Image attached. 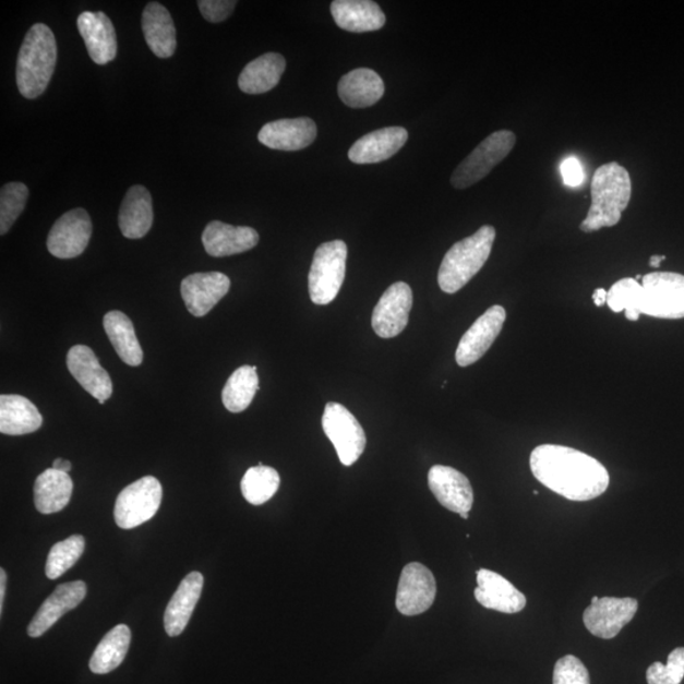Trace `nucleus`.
I'll use <instances>...</instances> for the list:
<instances>
[{"instance_id": "f257e3e1", "label": "nucleus", "mask_w": 684, "mask_h": 684, "mask_svg": "<svg viewBox=\"0 0 684 684\" xmlns=\"http://www.w3.org/2000/svg\"><path fill=\"white\" fill-rule=\"evenodd\" d=\"M535 478L564 499L591 501L608 491L610 476L599 460L562 445H540L531 453Z\"/></svg>"}, {"instance_id": "f03ea898", "label": "nucleus", "mask_w": 684, "mask_h": 684, "mask_svg": "<svg viewBox=\"0 0 684 684\" xmlns=\"http://www.w3.org/2000/svg\"><path fill=\"white\" fill-rule=\"evenodd\" d=\"M632 178L628 171L616 161L597 168L591 184V208L580 231L592 233L604 227L616 226L632 200Z\"/></svg>"}, {"instance_id": "7ed1b4c3", "label": "nucleus", "mask_w": 684, "mask_h": 684, "mask_svg": "<svg viewBox=\"0 0 684 684\" xmlns=\"http://www.w3.org/2000/svg\"><path fill=\"white\" fill-rule=\"evenodd\" d=\"M57 38L49 26L36 23L29 28L19 53L17 86L23 97L36 99L47 89L57 68Z\"/></svg>"}, {"instance_id": "20e7f679", "label": "nucleus", "mask_w": 684, "mask_h": 684, "mask_svg": "<svg viewBox=\"0 0 684 684\" xmlns=\"http://www.w3.org/2000/svg\"><path fill=\"white\" fill-rule=\"evenodd\" d=\"M495 228L483 226L451 248L440 265L437 281L443 292L454 295L476 277L492 253Z\"/></svg>"}, {"instance_id": "39448f33", "label": "nucleus", "mask_w": 684, "mask_h": 684, "mask_svg": "<svg viewBox=\"0 0 684 684\" xmlns=\"http://www.w3.org/2000/svg\"><path fill=\"white\" fill-rule=\"evenodd\" d=\"M516 141L517 137L513 131L493 132L458 165L451 179L452 185L455 190H467L481 182L514 151Z\"/></svg>"}, {"instance_id": "423d86ee", "label": "nucleus", "mask_w": 684, "mask_h": 684, "mask_svg": "<svg viewBox=\"0 0 684 684\" xmlns=\"http://www.w3.org/2000/svg\"><path fill=\"white\" fill-rule=\"evenodd\" d=\"M348 247L341 240L322 243L314 253L309 275L310 297L314 304L332 303L343 287Z\"/></svg>"}, {"instance_id": "0eeeda50", "label": "nucleus", "mask_w": 684, "mask_h": 684, "mask_svg": "<svg viewBox=\"0 0 684 684\" xmlns=\"http://www.w3.org/2000/svg\"><path fill=\"white\" fill-rule=\"evenodd\" d=\"M640 313L650 317L684 319V275L655 272L643 277Z\"/></svg>"}, {"instance_id": "6e6552de", "label": "nucleus", "mask_w": 684, "mask_h": 684, "mask_svg": "<svg viewBox=\"0 0 684 684\" xmlns=\"http://www.w3.org/2000/svg\"><path fill=\"white\" fill-rule=\"evenodd\" d=\"M161 500L163 487L155 477L146 476L125 487L116 500L117 526L130 530L152 520L160 508Z\"/></svg>"}, {"instance_id": "1a4fd4ad", "label": "nucleus", "mask_w": 684, "mask_h": 684, "mask_svg": "<svg viewBox=\"0 0 684 684\" xmlns=\"http://www.w3.org/2000/svg\"><path fill=\"white\" fill-rule=\"evenodd\" d=\"M322 428L335 446L345 467L352 466L365 451L367 436L363 428L348 408L328 403L325 407Z\"/></svg>"}, {"instance_id": "9d476101", "label": "nucleus", "mask_w": 684, "mask_h": 684, "mask_svg": "<svg viewBox=\"0 0 684 684\" xmlns=\"http://www.w3.org/2000/svg\"><path fill=\"white\" fill-rule=\"evenodd\" d=\"M639 602L631 597L615 599V597L595 596L591 604L585 610L584 623L587 631L597 638L613 639L623 631L638 612Z\"/></svg>"}, {"instance_id": "9b49d317", "label": "nucleus", "mask_w": 684, "mask_h": 684, "mask_svg": "<svg viewBox=\"0 0 684 684\" xmlns=\"http://www.w3.org/2000/svg\"><path fill=\"white\" fill-rule=\"evenodd\" d=\"M93 224L88 212L75 208L62 215L51 228L47 249L58 259H74L84 253L92 238Z\"/></svg>"}, {"instance_id": "f8f14e48", "label": "nucleus", "mask_w": 684, "mask_h": 684, "mask_svg": "<svg viewBox=\"0 0 684 684\" xmlns=\"http://www.w3.org/2000/svg\"><path fill=\"white\" fill-rule=\"evenodd\" d=\"M436 597L434 574L423 564H407L400 573L396 607L405 616L421 615L428 611Z\"/></svg>"}, {"instance_id": "ddd939ff", "label": "nucleus", "mask_w": 684, "mask_h": 684, "mask_svg": "<svg viewBox=\"0 0 684 684\" xmlns=\"http://www.w3.org/2000/svg\"><path fill=\"white\" fill-rule=\"evenodd\" d=\"M412 304V289L407 283L392 285L375 305L372 317L375 334L382 339H392L403 333L410 320Z\"/></svg>"}, {"instance_id": "4468645a", "label": "nucleus", "mask_w": 684, "mask_h": 684, "mask_svg": "<svg viewBox=\"0 0 684 684\" xmlns=\"http://www.w3.org/2000/svg\"><path fill=\"white\" fill-rule=\"evenodd\" d=\"M506 317V310L501 305L487 310L461 337L455 353L456 363L460 367L477 363L497 339Z\"/></svg>"}, {"instance_id": "2eb2a0df", "label": "nucleus", "mask_w": 684, "mask_h": 684, "mask_svg": "<svg viewBox=\"0 0 684 684\" xmlns=\"http://www.w3.org/2000/svg\"><path fill=\"white\" fill-rule=\"evenodd\" d=\"M231 280L219 272L188 275L180 285L183 301L195 317L206 316L230 290Z\"/></svg>"}, {"instance_id": "dca6fc26", "label": "nucleus", "mask_w": 684, "mask_h": 684, "mask_svg": "<svg viewBox=\"0 0 684 684\" xmlns=\"http://www.w3.org/2000/svg\"><path fill=\"white\" fill-rule=\"evenodd\" d=\"M69 372L82 387L96 398L100 405L111 398L113 384L111 376L99 364L96 353L86 345H76L67 357Z\"/></svg>"}, {"instance_id": "f3484780", "label": "nucleus", "mask_w": 684, "mask_h": 684, "mask_svg": "<svg viewBox=\"0 0 684 684\" xmlns=\"http://www.w3.org/2000/svg\"><path fill=\"white\" fill-rule=\"evenodd\" d=\"M429 487L440 505L456 514H469L475 492L469 479L452 467L434 466L429 471Z\"/></svg>"}, {"instance_id": "a211bd4d", "label": "nucleus", "mask_w": 684, "mask_h": 684, "mask_svg": "<svg viewBox=\"0 0 684 684\" xmlns=\"http://www.w3.org/2000/svg\"><path fill=\"white\" fill-rule=\"evenodd\" d=\"M317 137V125L309 117L285 118L266 123L259 141L273 151L298 152L309 147Z\"/></svg>"}, {"instance_id": "6ab92c4d", "label": "nucleus", "mask_w": 684, "mask_h": 684, "mask_svg": "<svg viewBox=\"0 0 684 684\" xmlns=\"http://www.w3.org/2000/svg\"><path fill=\"white\" fill-rule=\"evenodd\" d=\"M85 596L86 585L83 580L60 585L50 597H47L31 621L27 628L31 638H39L49 632L67 612L76 609L84 601Z\"/></svg>"}, {"instance_id": "aec40b11", "label": "nucleus", "mask_w": 684, "mask_h": 684, "mask_svg": "<svg viewBox=\"0 0 684 684\" xmlns=\"http://www.w3.org/2000/svg\"><path fill=\"white\" fill-rule=\"evenodd\" d=\"M77 29L97 65H107L117 57V36L113 23L104 12H83L77 19Z\"/></svg>"}, {"instance_id": "412c9836", "label": "nucleus", "mask_w": 684, "mask_h": 684, "mask_svg": "<svg viewBox=\"0 0 684 684\" xmlns=\"http://www.w3.org/2000/svg\"><path fill=\"white\" fill-rule=\"evenodd\" d=\"M476 600L483 608L503 613H517L526 608V597L501 574L479 569L477 572Z\"/></svg>"}, {"instance_id": "4be33fe9", "label": "nucleus", "mask_w": 684, "mask_h": 684, "mask_svg": "<svg viewBox=\"0 0 684 684\" xmlns=\"http://www.w3.org/2000/svg\"><path fill=\"white\" fill-rule=\"evenodd\" d=\"M254 228L212 221L204 228L202 242L206 253L214 257H225L245 253L259 243Z\"/></svg>"}, {"instance_id": "5701e85b", "label": "nucleus", "mask_w": 684, "mask_h": 684, "mask_svg": "<svg viewBox=\"0 0 684 684\" xmlns=\"http://www.w3.org/2000/svg\"><path fill=\"white\" fill-rule=\"evenodd\" d=\"M408 140L404 128H385L360 137L350 147L349 159L353 164H376L391 159Z\"/></svg>"}, {"instance_id": "b1692460", "label": "nucleus", "mask_w": 684, "mask_h": 684, "mask_svg": "<svg viewBox=\"0 0 684 684\" xmlns=\"http://www.w3.org/2000/svg\"><path fill=\"white\" fill-rule=\"evenodd\" d=\"M154 208L151 192L143 185H133L121 204L118 225L124 238L143 239L152 230Z\"/></svg>"}, {"instance_id": "393cba45", "label": "nucleus", "mask_w": 684, "mask_h": 684, "mask_svg": "<svg viewBox=\"0 0 684 684\" xmlns=\"http://www.w3.org/2000/svg\"><path fill=\"white\" fill-rule=\"evenodd\" d=\"M204 578L200 572H192L179 585L171 597L164 615L165 632L176 638L185 631L192 613L201 599Z\"/></svg>"}, {"instance_id": "a878e982", "label": "nucleus", "mask_w": 684, "mask_h": 684, "mask_svg": "<svg viewBox=\"0 0 684 684\" xmlns=\"http://www.w3.org/2000/svg\"><path fill=\"white\" fill-rule=\"evenodd\" d=\"M332 14L337 26L352 34L373 33L385 25L381 7L372 0H335Z\"/></svg>"}, {"instance_id": "bb28decb", "label": "nucleus", "mask_w": 684, "mask_h": 684, "mask_svg": "<svg viewBox=\"0 0 684 684\" xmlns=\"http://www.w3.org/2000/svg\"><path fill=\"white\" fill-rule=\"evenodd\" d=\"M143 31L146 44L160 59H169L177 50V29L167 8L157 2L148 3L143 13Z\"/></svg>"}, {"instance_id": "cd10ccee", "label": "nucleus", "mask_w": 684, "mask_h": 684, "mask_svg": "<svg viewBox=\"0 0 684 684\" xmlns=\"http://www.w3.org/2000/svg\"><path fill=\"white\" fill-rule=\"evenodd\" d=\"M344 104L351 108L372 107L382 99L384 83L372 69L360 68L345 74L337 85Z\"/></svg>"}, {"instance_id": "c85d7f7f", "label": "nucleus", "mask_w": 684, "mask_h": 684, "mask_svg": "<svg viewBox=\"0 0 684 684\" xmlns=\"http://www.w3.org/2000/svg\"><path fill=\"white\" fill-rule=\"evenodd\" d=\"M44 419L29 399L20 395L0 396V432L21 436L33 434L43 427Z\"/></svg>"}, {"instance_id": "c756f323", "label": "nucleus", "mask_w": 684, "mask_h": 684, "mask_svg": "<svg viewBox=\"0 0 684 684\" xmlns=\"http://www.w3.org/2000/svg\"><path fill=\"white\" fill-rule=\"evenodd\" d=\"M74 483L68 473L50 468L36 479L34 493L38 513L51 515L64 509L72 499Z\"/></svg>"}, {"instance_id": "7c9ffc66", "label": "nucleus", "mask_w": 684, "mask_h": 684, "mask_svg": "<svg viewBox=\"0 0 684 684\" xmlns=\"http://www.w3.org/2000/svg\"><path fill=\"white\" fill-rule=\"evenodd\" d=\"M287 67L280 53L267 52L249 62L239 76V86L247 94H263L275 88Z\"/></svg>"}, {"instance_id": "2f4dec72", "label": "nucleus", "mask_w": 684, "mask_h": 684, "mask_svg": "<svg viewBox=\"0 0 684 684\" xmlns=\"http://www.w3.org/2000/svg\"><path fill=\"white\" fill-rule=\"evenodd\" d=\"M106 334L118 357L130 367L143 364L144 351L137 340L132 321L121 311L108 312L104 320Z\"/></svg>"}, {"instance_id": "473e14b6", "label": "nucleus", "mask_w": 684, "mask_h": 684, "mask_svg": "<svg viewBox=\"0 0 684 684\" xmlns=\"http://www.w3.org/2000/svg\"><path fill=\"white\" fill-rule=\"evenodd\" d=\"M131 632L128 625H117L98 644L91 658L93 673L107 674L120 667L129 652Z\"/></svg>"}, {"instance_id": "72a5a7b5", "label": "nucleus", "mask_w": 684, "mask_h": 684, "mask_svg": "<svg viewBox=\"0 0 684 684\" xmlns=\"http://www.w3.org/2000/svg\"><path fill=\"white\" fill-rule=\"evenodd\" d=\"M257 368L243 365L232 373L223 391V403L226 410L240 413L253 403L259 391Z\"/></svg>"}, {"instance_id": "f704fd0d", "label": "nucleus", "mask_w": 684, "mask_h": 684, "mask_svg": "<svg viewBox=\"0 0 684 684\" xmlns=\"http://www.w3.org/2000/svg\"><path fill=\"white\" fill-rule=\"evenodd\" d=\"M280 476L277 470L263 466L250 468L241 481V492L243 497L254 506L264 505L278 492Z\"/></svg>"}, {"instance_id": "c9c22d12", "label": "nucleus", "mask_w": 684, "mask_h": 684, "mask_svg": "<svg viewBox=\"0 0 684 684\" xmlns=\"http://www.w3.org/2000/svg\"><path fill=\"white\" fill-rule=\"evenodd\" d=\"M85 550V539L82 535H73L64 541L57 542L47 556L46 577L58 579L67 573L83 555Z\"/></svg>"}, {"instance_id": "e433bc0d", "label": "nucleus", "mask_w": 684, "mask_h": 684, "mask_svg": "<svg viewBox=\"0 0 684 684\" xmlns=\"http://www.w3.org/2000/svg\"><path fill=\"white\" fill-rule=\"evenodd\" d=\"M643 286L634 278H624L615 283L608 292V304L613 312L625 311L631 321L640 319Z\"/></svg>"}, {"instance_id": "4c0bfd02", "label": "nucleus", "mask_w": 684, "mask_h": 684, "mask_svg": "<svg viewBox=\"0 0 684 684\" xmlns=\"http://www.w3.org/2000/svg\"><path fill=\"white\" fill-rule=\"evenodd\" d=\"M28 188L19 182L8 183L0 191V233L5 235L26 207Z\"/></svg>"}, {"instance_id": "58836bf2", "label": "nucleus", "mask_w": 684, "mask_h": 684, "mask_svg": "<svg viewBox=\"0 0 684 684\" xmlns=\"http://www.w3.org/2000/svg\"><path fill=\"white\" fill-rule=\"evenodd\" d=\"M684 679V648L674 649L667 664L652 663L647 671L649 684H681Z\"/></svg>"}, {"instance_id": "ea45409f", "label": "nucleus", "mask_w": 684, "mask_h": 684, "mask_svg": "<svg viewBox=\"0 0 684 684\" xmlns=\"http://www.w3.org/2000/svg\"><path fill=\"white\" fill-rule=\"evenodd\" d=\"M553 684H591V680L580 659L565 656L554 667Z\"/></svg>"}, {"instance_id": "a19ab883", "label": "nucleus", "mask_w": 684, "mask_h": 684, "mask_svg": "<svg viewBox=\"0 0 684 684\" xmlns=\"http://www.w3.org/2000/svg\"><path fill=\"white\" fill-rule=\"evenodd\" d=\"M238 2L235 0H200V11L211 23L224 22L232 14Z\"/></svg>"}, {"instance_id": "79ce46f5", "label": "nucleus", "mask_w": 684, "mask_h": 684, "mask_svg": "<svg viewBox=\"0 0 684 684\" xmlns=\"http://www.w3.org/2000/svg\"><path fill=\"white\" fill-rule=\"evenodd\" d=\"M561 172L564 183L568 187H579L581 183H584L585 171L576 157H569V159H565L561 165Z\"/></svg>"}, {"instance_id": "37998d69", "label": "nucleus", "mask_w": 684, "mask_h": 684, "mask_svg": "<svg viewBox=\"0 0 684 684\" xmlns=\"http://www.w3.org/2000/svg\"><path fill=\"white\" fill-rule=\"evenodd\" d=\"M5 585H7V574L2 568L0 569V612H3L4 599H5Z\"/></svg>"}, {"instance_id": "c03bdc74", "label": "nucleus", "mask_w": 684, "mask_h": 684, "mask_svg": "<svg viewBox=\"0 0 684 684\" xmlns=\"http://www.w3.org/2000/svg\"><path fill=\"white\" fill-rule=\"evenodd\" d=\"M593 302L597 307L608 303V290L603 288L596 289L593 293Z\"/></svg>"}, {"instance_id": "a18cd8bd", "label": "nucleus", "mask_w": 684, "mask_h": 684, "mask_svg": "<svg viewBox=\"0 0 684 684\" xmlns=\"http://www.w3.org/2000/svg\"><path fill=\"white\" fill-rule=\"evenodd\" d=\"M52 468L69 475V471L72 470V463L59 458L52 463Z\"/></svg>"}, {"instance_id": "49530a36", "label": "nucleus", "mask_w": 684, "mask_h": 684, "mask_svg": "<svg viewBox=\"0 0 684 684\" xmlns=\"http://www.w3.org/2000/svg\"><path fill=\"white\" fill-rule=\"evenodd\" d=\"M664 261H665V256L664 255H652L650 257L649 265L651 267H659L660 264H662Z\"/></svg>"}, {"instance_id": "de8ad7c7", "label": "nucleus", "mask_w": 684, "mask_h": 684, "mask_svg": "<svg viewBox=\"0 0 684 684\" xmlns=\"http://www.w3.org/2000/svg\"><path fill=\"white\" fill-rule=\"evenodd\" d=\"M460 517L464 518V520H468L469 514H461Z\"/></svg>"}]
</instances>
